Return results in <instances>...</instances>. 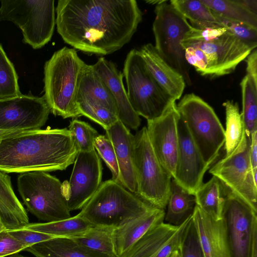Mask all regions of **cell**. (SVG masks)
<instances>
[{
    "label": "cell",
    "mask_w": 257,
    "mask_h": 257,
    "mask_svg": "<svg viewBox=\"0 0 257 257\" xmlns=\"http://www.w3.org/2000/svg\"><path fill=\"white\" fill-rule=\"evenodd\" d=\"M251 257H257V237L254 239Z\"/></svg>",
    "instance_id": "50"
},
{
    "label": "cell",
    "mask_w": 257,
    "mask_h": 257,
    "mask_svg": "<svg viewBox=\"0 0 257 257\" xmlns=\"http://www.w3.org/2000/svg\"><path fill=\"white\" fill-rule=\"evenodd\" d=\"M0 22L10 21L22 30L23 42L33 49L47 44L56 25L54 0H2Z\"/></svg>",
    "instance_id": "9"
},
{
    "label": "cell",
    "mask_w": 257,
    "mask_h": 257,
    "mask_svg": "<svg viewBox=\"0 0 257 257\" xmlns=\"http://www.w3.org/2000/svg\"><path fill=\"white\" fill-rule=\"evenodd\" d=\"M93 66L113 97L118 119L127 128L137 130L141 124V119L131 106L123 85L121 72L113 62L103 57H100Z\"/></svg>",
    "instance_id": "18"
},
{
    "label": "cell",
    "mask_w": 257,
    "mask_h": 257,
    "mask_svg": "<svg viewBox=\"0 0 257 257\" xmlns=\"http://www.w3.org/2000/svg\"><path fill=\"white\" fill-rule=\"evenodd\" d=\"M213 13L217 20L227 31L243 42L257 46L256 29L241 23L227 20L214 12Z\"/></svg>",
    "instance_id": "40"
},
{
    "label": "cell",
    "mask_w": 257,
    "mask_h": 257,
    "mask_svg": "<svg viewBox=\"0 0 257 257\" xmlns=\"http://www.w3.org/2000/svg\"><path fill=\"white\" fill-rule=\"evenodd\" d=\"M179 226L164 222L155 226L121 257H155Z\"/></svg>",
    "instance_id": "26"
},
{
    "label": "cell",
    "mask_w": 257,
    "mask_h": 257,
    "mask_svg": "<svg viewBox=\"0 0 257 257\" xmlns=\"http://www.w3.org/2000/svg\"><path fill=\"white\" fill-rule=\"evenodd\" d=\"M7 230L10 234L25 244L27 247L56 237L50 234L26 229L23 227Z\"/></svg>",
    "instance_id": "42"
},
{
    "label": "cell",
    "mask_w": 257,
    "mask_h": 257,
    "mask_svg": "<svg viewBox=\"0 0 257 257\" xmlns=\"http://www.w3.org/2000/svg\"><path fill=\"white\" fill-rule=\"evenodd\" d=\"M78 96L100 103L117 116L113 97L106 84L93 68L86 64L80 80Z\"/></svg>",
    "instance_id": "28"
},
{
    "label": "cell",
    "mask_w": 257,
    "mask_h": 257,
    "mask_svg": "<svg viewBox=\"0 0 257 257\" xmlns=\"http://www.w3.org/2000/svg\"><path fill=\"white\" fill-rule=\"evenodd\" d=\"M18 77L13 63L0 44V100L13 98L22 94Z\"/></svg>",
    "instance_id": "36"
},
{
    "label": "cell",
    "mask_w": 257,
    "mask_h": 257,
    "mask_svg": "<svg viewBox=\"0 0 257 257\" xmlns=\"http://www.w3.org/2000/svg\"><path fill=\"white\" fill-rule=\"evenodd\" d=\"M56 13L57 32L66 43L101 55L128 43L143 18L135 0H59Z\"/></svg>",
    "instance_id": "1"
},
{
    "label": "cell",
    "mask_w": 257,
    "mask_h": 257,
    "mask_svg": "<svg viewBox=\"0 0 257 257\" xmlns=\"http://www.w3.org/2000/svg\"><path fill=\"white\" fill-rule=\"evenodd\" d=\"M6 229L4 227V225L2 224L1 221H0V232L3 229Z\"/></svg>",
    "instance_id": "54"
},
{
    "label": "cell",
    "mask_w": 257,
    "mask_h": 257,
    "mask_svg": "<svg viewBox=\"0 0 257 257\" xmlns=\"http://www.w3.org/2000/svg\"><path fill=\"white\" fill-rule=\"evenodd\" d=\"M165 210L154 207L148 213L114 228L113 243L116 257H121L155 226L164 222Z\"/></svg>",
    "instance_id": "22"
},
{
    "label": "cell",
    "mask_w": 257,
    "mask_h": 257,
    "mask_svg": "<svg viewBox=\"0 0 257 257\" xmlns=\"http://www.w3.org/2000/svg\"><path fill=\"white\" fill-rule=\"evenodd\" d=\"M213 12L227 20L241 23L257 30V15L236 0H200Z\"/></svg>",
    "instance_id": "32"
},
{
    "label": "cell",
    "mask_w": 257,
    "mask_h": 257,
    "mask_svg": "<svg viewBox=\"0 0 257 257\" xmlns=\"http://www.w3.org/2000/svg\"><path fill=\"white\" fill-rule=\"evenodd\" d=\"M78 152L66 128L22 131L0 140V171H62L74 162Z\"/></svg>",
    "instance_id": "2"
},
{
    "label": "cell",
    "mask_w": 257,
    "mask_h": 257,
    "mask_svg": "<svg viewBox=\"0 0 257 257\" xmlns=\"http://www.w3.org/2000/svg\"><path fill=\"white\" fill-rule=\"evenodd\" d=\"M249 158L252 171L257 170V131L250 136Z\"/></svg>",
    "instance_id": "47"
},
{
    "label": "cell",
    "mask_w": 257,
    "mask_h": 257,
    "mask_svg": "<svg viewBox=\"0 0 257 257\" xmlns=\"http://www.w3.org/2000/svg\"><path fill=\"white\" fill-rule=\"evenodd\" d=\"M194 46L206 55L208 67L205 77L216 78L232 72L245 60L256 46L247 44L228 31L217 39L207 42H193L182 46Z\"/></svg>",
    "instance_id": "14"
},
{
    "label": "cell",
    "mask_w": 257,
    "mask_h": 257,
    "mask_svg": "<svg viewBox=\"0 0 257 257\" xmlns=\"http://www.w3.org/2000/svg\"><path fill=\"white\" fill-rule=\"evenodd\" d=\"M114 229L110 227L93 226L81 235L73 238L92 250L116 257L113 237Z\"/></svg>",
    "instance_id": "33"
},
{
    "label": "cell",
    "mask_w": 257,
    "mask_h": 257,
    "mask_svg": "<svg viewBox=\"0 0 257 257\" xmlns=\"http://www.w3.org/2000/svg\"><path fill=\"white\" fill-rule=\"evenodd\" d=\"M227 30L224 28H198L192 26L185 34L182 46L193 42H207L213 41L224 34Z\"/></svg>",
    "instance_id": "41"
},
{
    "label": "cell",
    "mask_w": 257,
    "mask_h": 257,
    "mask_svg": "<svg viewBox=\"0 0 257 257\" xmlns=\"http://www.w3.org/2000/svg\"><path fill=\"white\" fill-rule=\"evenodd\" d=\"M36 257H112L85 247L74 238L54 237L26 248Z\"/></svg>",
    "instance_id": "23"
},
{
    "label": "cell",
    "mask_w": 257,
    "mask_h": 257,
    "mask_svg": "<svg viewBox=\"0 0 257 257\" xmlns=\"http://www.w3.org/2000/svg\"><path fill=\"white\" fill-rule=\"evenodd\" d=\"M95 150L112 174V180L119 183V171L113 146L106 136L99 135L94 143Z\"/></svg>",
    "instance_id": "38"
},
{
    "label": "cell",
    "mask_w": 257,
    "mask_h": 257,
    "mask_svg": "<svg viewBox=\"0 0 257 257\" xmlns=\"http://www.w3.org/2000/svg\"><path fill=\"white\" fill-rule=\"evenodd\" d=\"M153 24L156 50L160 56L184 78L186 84H192L189 65L185 58L181 43L192 25L168 1L156 6Z\"/></svg>",
    "instance_id": "10"
},
{
    "label": "cell",
    "mask_w": 257,
    "mask_h": 257,
    "mask_svg": "<svg viewBox=\"0 0 257 257\" xmlns=\"http://www.w3.org/2000/svg\"><path fill=\"white\" fill-rule=\"evenodd\" d=\"M25 131H3L0 130V140L9 136Z\"/></svg>",
    "instance_id": "49"
},
{
    "label": "cell",
    "mask_w": 257,
    "mask_h": 257,
    "mask_svg": "<svg viewBox=\"0 0 257 257\" xmlns=\"http://www.w3.org/2000/svg\"><path fill=\"white\" fill-rule=\"evenodd\" d=\"M191 216L179 225L175 233L161 248L155 257H169L174 251L178 250L184 230Z\"/></svg>",
    "instance_id": "45"
},
{
    "label": "cell",
    "mask_w": 257,
    "mask_h": 257,
    "mask_svg": "<svg viewBox=\"0 0 257 257\" xmlns=\"http://www.w3.org/2000/svg\"><path fill=\"white\" fill-rule=\"evenodd\" d=\"M134 165L137 196L150 205L164 210L172 177L156 157L146 126L134 136Z\"/></svg>",
    "instance_id": "5"
},
{
    "label": "cell",
    "mask_w": 257,
    "mask_h": 257,
    "mask_svg": "<svg viewBox=\"0 0 257 257\" xmlns=\"http://www.w3.org/2000/svg\"><path fill=\"white\" fill-rule=\"evenodd\" d=\"M250 140L240 153L224 157L209 172L251 207L257 204V170L252 171L249 158Z\"/></svg>",
    "instance_id": "13"
},
{
    "label": "cell",
    "mask_w": 257,
    "mask_h": 257,
    "mask_svg": "<svg viewBox=\"0 0 257 257\" xmlns=\"http://www.w3.org/2000/svg\"><path fill=\"white\" fill-rule=\"evenodd\" d=\"M178 251L179 257H204L192 216L184 230Z\"/></svg>",
    "instance_id": "39"
},
{
    "label": "cell",
    "mask_w": 257,
    "mask_h": 257,
    "mask_svg": "<svg viewBox=\"0 0 257 257\" xmlns=\"http://www.w3.org/2000/svg\"><path fill=\"white\" fill-rule=\"evenodd\" d=\"M123 77L127 94L135 111L147 120L161 116L173 100L161 88L148 70L139 50L132 49L124 63Z\"/></svg>",
    "instance_id": "8"
},
{
    "label": "cell",
    "mask_w": 257,
    "mask_h": 257,
    "mask_svg": "<svg viewBox=\"0 0 257 257\" xmlns=\"http://www.w3.org/2000/svg\"><path fill=\"white\" fill-rule=\"evenodd\" d=\"M170 4L198 28H222L212 11L201 1L171 0Z\"/></svg>",
    "instance_id": "31"
},
{
    "label": "cell",
    "mask_w": 257,
    "mask_h": 257,
    "mask_svg": "<svg viewBox=\"0 0 257 257\" xmlns=\"http://www.w3.org/2000/svg\"><path fill=\"white\" fill-rule=\"evenodd\" d=\"M196 205L194 194L189 193L172 180L164 222L179 226L192 215Z\"/></svg>",
    "instance_id": "27"
},
{
    "label": "cell",
    "mask_w": 257,
    "mask_h": 257,
    "mask_svg": "<svg viewBox=\"0 0 257 257\" xmlns=\"http://www.w3.org/2000/svg\"><path fill=\"white\" fill-rule=\"evenodd\" d=\"M77 103L80 115H83L106 130L118 119L117 116L103 104L77 96Z\"/></svg>",
    "instance_id": "35"
},
{
    "label": "cell",
    "mask_w": 257,
    "mask_h": 257,
    "mask_svg": "<svg viewBox=\"0 0 257 257\" xmlns=\"http://www.w3.org/2000/svg\"><path fill=\"white\" fill-rule=\"evenodd\" d=\"M50 108L44 96L21 94L0 100V130L40 129L46 122Z\"/></svg>",
    "instance_id": "15"
},
{
    "label": "cell",
    "mask_w": 257,
    "mask_h": 257,
    "mask_svg": "<svg viewBox=\"0 0 257 257\" xmlns=\"http://www.w3.org/2000/svg\"><path fill=\"white\" fill-rule=\"evenodd\" d=\"M105 132L114 149L119 171V183L135 193L137 184L134 165V136L119 120Z\"/></svg>",
    "instance_id": "20"
},
{
    "label": "cell",
    "mask_w": 257,
    "mask_h": 257,
    "mask_svg": "<svg viewBox=\"0 0 257 257\" xmlns=\"http://www.w3.org/2000/svg\"><path fill=\"white\" fill-rule=\"evenodd\" d=\"M204 257H230L225 223L215 220L196 205L192 215Z\"/></svg>",
    "instance_id": "19"
},
{
    "label": "cell",
    "mask_w": 257,
    "mask_h": 257,
    "mask_svg": "<svg viewBox=\"0 0 257 257\" xmlns=\"http://www.w3.org/2000/svg\"><path fill=\"white\" fill-rule=\"evenodd\" d=\"M242 110L241 114L247 137L257 131V85L245 75L240 82Z\"/></svg>",
    "instance_id": "34"
},
{
    "label": "cell",
    "mask_w": 257,
    "mask_h": 257,
    "mask_svg": "<svg viewBox=\"0 0 257 257\" xmlns=\"http://www.w3.org/2000/svg\"><path fill=\"white\" fill-rule=\"evenodd\" d=\"M177 108L204 161L210 166L225 142V130L218 117L207 102L193 93L185 94Z\"/></svg>",
    "instance_id": "7"
},
{
    "label": "cell",
    "mask_w": 257,
    "mask_h": 257,
    "mask_svg": "<svg viewBox=\"0 0 257 257\" xmlns=\"http://www.w3.org/2000/svg\"><path fill=\"white\" fill-rule=\"evenodd\" d=\"M0 221L6 229L23 227L29 224L24 207L15 195L11 178L0 171Z\"/></svg>",
    "instance_id": "24"
},
{
    "label": "cell",
    "mask_w": 257,
    "mask_h": 257,
    "mask_svg": "<svg viewBox=\"0 0 257 257\" xmlns=\"http://www.w3.org/2000/svg\"><path fill=\"white\" fill-rule=\"evenodd\" d=\"M246 62V74L257 85V51L253 50L245 59Z\"/></svg>",
    "instance_id": "46"
},
{
    "label": "cell",
    "mask_w": 257,
    "mask_h": 257,
    "mask_svg": "<svg viewBox=\"0 0 257 257\" xmlns=\"http://www.w3.org/2000/svg\"><path fill=\"white\" fill-rule=\"evenodd\" d=\"M222 216L230 257H251L257 237V212L224 185Z\"/></svg>",
    "instance_id": "11"
},
{
    "label": "cell",
    "mask_w": 257,
    "mask_h": 257,
    "mask_svg": "<svg viewBox=\"0 0 257 257\" xmlns=\"http://www.w3.org/2000/svg\"><path fill=\"white\" fill-rule=\"evenodd\" d=\"M68 130L79 152H89L95 149L94 141L99 134L89 123L73 119Z\"/></svg>",
    "instance_id": "37"
},
{
    "label": "cell",
    "mask_w": 257,
    "mask_h": 257,
    "mask_svg": "<svg viewBox=\"0 0 257 257\" xmlns=\"http://www.w3.org/2000/svg\"><path fill=\"white\" fill-rule=\"evenodd\" d=\"M79 213L69 218L45 223H29L23 227L56 237H77L93 226Z\"/></svg>",
    "instance_id": "30"
},
{
    "label": "cell",
    "mask_w": 257,
    "mask_h": 257,
    "mask_svg": "<svg viewBox=\"0 0 257 257\" xmlns=\"http://www.w3.org/2000/svg\"><path fill=\"white\" fill-rule=\"evenodd\" d=\"M178 130V151L173 179L189 193L194 194L203 183V176L210 166L204 161L180 116Z\"/></svg>",
    "instance_id": "17"
},
{
    "label": "cell",
    "mask_w": 257,
    "mask_h": 257,
    "mask_svg": "<svg viewBox=\"0 0 257 257\" xmlns=\"http://www.w3.org/2000/svg\"><path fill=\"white\" fill-rule=\"evenodd\" d=\"M19 192L28 210L47 222L71 217L63 183L48 172L24 173L17 179Z\"/></svg>",
    "instance_id": "6"
},
{
    "label": "cell",
    "mask_w": 257,
    "mask_h": 257,
    "mask_svg": "<svg viewBox=\"0 0 257 257\" xmlns=\"http://www.w3.org/2000/svg\"><path fill=\"white\" fill-rule=\"evenodd\" d=\"M184 49L185 58L188 64L193 66L201 75L205 76L208 67V60L205 53L194 46H189Z\"/></svg>",
    "instance_id": "43"
},
{
    "label": "cell",
    "mask_w": 257,
    "mask_h": 257,
    "mask_svg": "<svg viewBox=\"0 0 257 257\" xmlns=\"http://www.w3.org/2000/svg\"><path fill=\"white\" fill-rule=\"evenodd\" d=\"M196 205L215 220L222 218L224 203V185L213 176L203 183L194 193Z\"/></svg>",
    "instance_id": "29"
},
{
    "label": "cell",
    "mask_w": 257,
    "mask_h": 257,
    "mask_svg": "<svg viewBox=\"0 0 257 257\" xmlns=\"http://www.w3.org/2000/svg\"><path fill=\"white\" fill-rule=\"evenodd\" d=\"M86 64L74 49L56 51L44 66V97L51 112L63 118L80 116L77 98Z\"/></svg>",
    "instance_id": "3"
},
{
    "label": "cell",
    "mask_w": 257,
    "mask_h": 257,
    "mask_svg": "<svg viewBox=\"0 0 257 257\" xmlns=\"http://www.w3.org/2000/svg\"><path fill=\"white\" fill-rule=\"evenodd\" d=\"M69 181L63 183L71 212L81 209L98 190L102 176L101 161L95 150L79 152Z\"/></svg>",
    "instance_id": "12"
},
{
    "label": "cell",
    "mask_w": 257,
    "mask_h": 257,
    "mask_svg": "<svg viewBox=\"0 0 257 257\" xmlns=\"http://www.w3.org/2000/svg\"><path fill=\"white\" fill-rule=\"evenodd\" d=\"M6 257H26V256H25L24 255H22L17 253H15V254H12V255H9V256H6Z\"/></svg>",
    "instance_id": "53"
},
{
    "label": "cell",
    "mask_w": 257,
    "mask_h": 257,
    "mask_svg": "<svg viewBox=\"0 0 257 257\" xmlns=\"http://www.w3.org/2000/svg\"><path fill=\"white\" fill-rule=\"evenodd\" d=\"M154 207L111 179L101 183L79 214L93 226L116 228Z\"/></svg>",
    "instance_id": "4"
},
{
    "label": "cell",
    "mask_w": 257,
    "mask_h": 257,
    "mask_svg": "<svg viewBox=\"0 0 257 257\" xmlns=\"http://www.w3.org/2000/svg\"><path fill=\"white\" fill-rule=\"evenodd\" d=\"M236 1L251 12L257 15L256 0H236Z\"/></svg>",
    "instance_id": "48"
},
{
    "label": "cell",
    "mask_w": 257,
    "mask_h": 257,
    "mask_svg": "<svg viewBox=\"0 0 257 257\" xmlns=\"http://www.w3.org/2000/svg\"><path fill=\"white\" fill-rule=\"evenodd\" d=\"M139 51L158 85L173 100L179 99L186 85L183 76L160 56L153 44L143 45Z\"/></svg>",
    "instance_id": "21"
},
{
    "label": "cell",
    "mask_w": 257,
    "mask_h": 257,
    "mask_svg": "<svg viewBox=\"0 0 257 257\" xmlns=\"http://www.w3.org/2000/svg\"><path fill=\"white\" fill-rule=\"evenodd\" d=\"M180 118L176 101L159 117L147 120V130L153 151L162 165L174 176L179 146Z\"/></svg>",
    "instance_id": "16"
},
{
    "label": "cell",
    "mask_w": 257,
    "mask_h": 257,
    "mask_svg": "<svg viewBox=\"0 0 257 257\" xmlns=\"http://www.w3.org/2000/svg\"><path fill=\"white\" fill-rule=\"evenodd\" d=\"M163 0H157V1H147L146 3H149V4L156 5H157L159 3H161Z\"/></svg>",
    "instance_id": "51"
},
{
    "label": "cell",
    "mask_w": 257,
    "mask_h": 257,
    "mask_svg": "<svg viewBox=\"0 0 257 257\" xmlns=\"http://www.w3.org/2000/svg\"><path fill=\"white\" fill-rule=\"evenodd\" d=\"M223 105L225 108L226 115L225 157H228L244 150L250 140V137L247 136L238 103L228 100L223 102Z\"/></svg>",
    "instance_id": "25"
},
{
    "label": "cell",
    "mask_w": 257,
    "mask_h": 257,
    "mask_svg": "<svg viewBox=\"0 0 257 257\" xmlns=\"http://www.w3.org/2000/svg\"><path fill=\"white\" fill-rule=\"evenodd\" d=\"M27 246L4 229L0 232V257H6L25 250Z\"/></svg>",
    "instance_id": "44"
},
{
    "label": "cell",
    "mask_w": 257,
    "mask_h": 257,
    "mask_svg": "<svg viewBox=\"0 0 257 257\" xmlns=\"http://www.w3.org/2000/svg\"><path fill=\"white\" fill-rule=\"evenodd\" d=\"M169 257H179L178 250L174 251Z\"/></svg>",
    "instance_id": "52"
}]
</instances>
